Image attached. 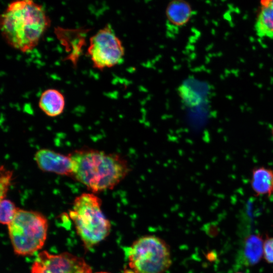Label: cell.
<instances>
[{
  "label": "cell",
  "mask_w": 273,
  "mask_h": 273,
  "mask_svg": "<svg viewBox=\"0 0 273 273\" xmlns=\"http://www.w3.org/2000/svg\"><path fill=\"white\" fill-rule=\"evenodd\" d=\"M68 155L72 177L94 194L114 188L129 172L127 161L118 154L81 148Z\"/></svg>",
  "instance_id": "cell-1"
},
{
  "label": "cell",
  "mask_w": 273,
  "mask_h": 273,
  "mask_svg": "<svg viewBox=\"0 0 273 273\" xmlns=\"http://www.w3.org/2000/svg\"><path fill=\"white\" fill-rule=\"evenodd\" d=\"M50 25V19L42 7L33 0L13 2L1 19V32L5 40L23 53L38 44Z\"/></svg>",
  "instance_id": "cell-2"
},
{
  "label": "cell",
  "mask_w": 273,
  "mask_h": 273,
  "mask_svg": "<svg viewBox=\"0 0 273 273\" xmlns=\"http://www.w3.org/2000/svg\"><path fill=\"white\" fill-rule=\"evenodd\" d=\"M101 206L102 200L94 193H83L75 198L69 210L76 233L87 249L99 244L110 233V222Z\"/></svg>",
  "instance_id": "cell-3"
},
{
  "label": "cell",
  "mask_w": 273,
  "mask_h": 273,
  "mask_svg": "<svg viewBox=\"0 0 273 273\" xmlns=\"http://www.w3.org/2000/svg\"><path fill=\"white\" fill-rule=\"evenodd\" d=\"M8 228L15 253L30 255L43 247L47 239L48 222L41 213L18 208Z\"/></svg>",
  "instance_id": "cell-4"
},
{
  "label": "cell",
  "mask_w": 273,
  "mask_h": 273,
  "mask_svg": "<svg viewBox=\"0 0 273 273\" xmlns=\"http://www.w3.org/2000/svg\"><path fill=\"white\" fill-rule=\"evenodd\" d=\"M125 253L129 269L133 273H165L172 263L168 245L153 235L137 239Z\"/></svg>",
  "instance_id": "cell-5"
},
{
  "label": "cell",
  "mask_w": 273,
  "mask_h": 273,
  "mask_svg": "<svg viewBox=\"0 0 273 273\" xmlns=\"http://www.w3.org/2000/svg\"><path fill=\"white\" fill-rule=\"evenodd\" d=\"M87 53L93 67L103 70L121 63L125 49L122 41L111 26L107 25L90 38Z\"/></svg>",
  "instance_id": "cell-6"
},
{
  "label": "cell",
  "mask_w": 273,
  "mask_h": 273,
  "mask_svg": "<svg viewBox=\"0 0 273 273\" xmlns=\"http://www.w3.org/2000/svg\"><path fill=\"white\" fill-rule=\"evenodd\" d=\"M90 265L82 257L68 252L52 254L47 251L38 254L31 273H92Z\"/></svg>",
  "instance_id": "cell-7"
},
{
  "label": "cell",
  "mask_w": 273,
  "mask_h": 273,
  "mask_svg": "<svg viewBox=\"0 0 273 273\" xmlns=\"http://www.w3.org/2000/svg\"><path fill=\"white\" fill-rule=\"evenodd\" d=\"M38 168L42 171L72 177V165L69 156L48 149L37 151L34 157Z\"/></svg>",
  "instance_id": "cell-8"
},
{
  "label": "cell",
  "mask_w": 273,
  "mask_h": 273,
  "mask_svg": "<svg viewBox=\"0 0 273 273\" xmlns=\"http://www.w3.org/2000/svg\"><path fill=\"white\" fill-rule=\"evenodd\" d=\"M263 254V241L259 234L248 236L243 243L239 253L238 261L245 266L257 264Z\"/></svg>",
  "instance_id": "cell-9"
},
{
  "label": "cell",
  "mask_w": 273,
  "mask_h": 273,
  "mask_svg": "<svg viewBox=\"0 0 273 273\" xmlns=\"http://www.w3.org/2000/svg\"><path fill=\"white\" fill-rule=\"evenodd\" d=\"M250 185L256 196H271L273 169L263 166L254 167L252 170Z\"/></svg>",
  "instance_id": "cell-10"
},
{
  "label": "cell",
  "mask_w": 273,
  "mask_h": 273,
  "mask_svg": "<svg viewBox=\"0 0 273 273\" xmlns=\"http://www.w3.org/2000/svg\"><path fill=\"white\" fill-rule=\"evenodd\" d=\"M38 106L47 115L56 117L61 114L64 110L65 98L59 90L54 88L48 89L41 93Z\"/></svg>",
  "instance_id": "cell-11"
},
{
  "label": "cell",
  "mask_w": 273,
  "mask_h": 273,
  "mask_svg": "<svg viewBox=\"0 0 273 273\" xmlns=\"http://www.w3.org/2000/svg\"><path fill=\"white\" fill-rule=\"evenodd\" d=\"M193 13L192 7L186 0H172L167 5L165 15L167 21L175 27H181L190 21Z\"/></svg>",
  "instance_id": "cell-12"
},
{
  "label": "cell",
  "mask_w": 273,
  "mask_h": 273,
  "mask_svg": "<svg viewBox=\"0 0 273 273\" xmlns=\"http://www.w3.org/2000/svg\"><path fill=\"white\" fill-rule=\"evenodd\" d=\"M254 27L258 36L273 39V0H260Z\"/></svg>",
  "instance_id": "cell-13"
},
{
  "label": "cell",
  "mask_w": 273,
  "mask_h": 273,
  "mask_svg": "<svg viewBox=\"0 0 273 273\" xmlns=\"http://www.w3.org/2000/svg\"><path fill=\"white\" fill-rule=\"evenodd\" d=\"M18 208L10 200L6 198L1 200L0 221L3 224L8 225L13 219Z\"/></svg>",
  "instance_id": "cell-14"
},
{
  "label": "cell",
  "mask_w": 273,
  "mask_h": 273,
  "mask_svg": "<svg viewBox=\"0 0 273 273\" xmlns=\"http://www.w3.org/2000/svg\"><path fill=\"white\" fill-rule=\"evenodd\" d=\"M0 171V196L2 200L5 199L7 196L12 179L13 172L7 169L4 165L1 166Z\"/></svg>",
  "instance_id": "cell-15"
},
{
  "label": "cell",
  "mask_w": 273,
  "mask_h": 273,
  "mask_svg": "<svg viewBox=\"0 0 273 273\" xmlns=\"http://www.w3.org/2000/svg\"><path fill=\"white\" fill-rule=\"evenodd\" d=\"M263 255L266 261L273 263V237H267L263 242Z\"/></svg>",
  "instance_id": "cell-16"
},
{
  "label": "cell",
  "mask_w": 273,
  "mask_h": 273,
  "mask_svg": "<svg viewBox=\"0 0 273 273\" xmlns=\"http://www.w3.org/2000/svg\"><path fill=\"white\" fill-rule=\"evenodd\" d=\"M96 273H109V272H105V271H101V272H96Z\"/></svg>",
  "instance_id": "cell-17"
},
{
  "label": "cell",
  "mask_w": 273,
  "mask_h": 273,
  "mask_svg": "<svg viewBox=\"0 0 273 273\" xmlns=\"http://www.w3.org/2000/svg\"><path fill=\"white\" fill-rule=\"evenodd\" d=\"M271 134H272V136L273 137V126H272V128H271Z\"/></svg>",
  "instance_id": "cell-18"
},
{
  "label": "cell",
  "mask_w": 273,
  "mask_h": 273,
  "mask_svg": "<svg viewBox=\"0 0 273 273\" xmlns=\"http://www.w3.org/2000/svg\"><path fill=\"white\" fill-rule=\"evenodd\" d=\"M237 273H241V272H237Z\"/></svg>",
  "instance_id": "cell-19"
}]
</instances>
